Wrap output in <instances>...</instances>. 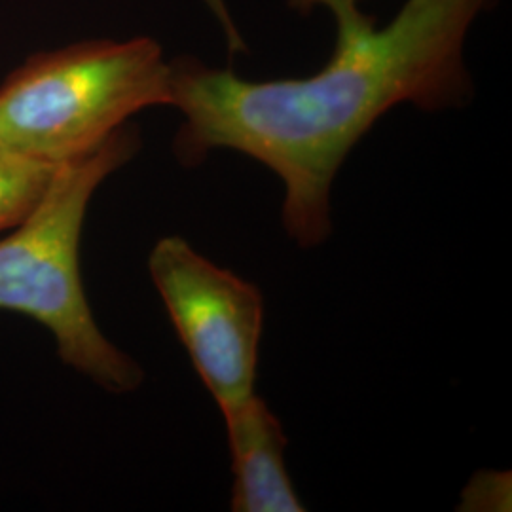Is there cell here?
I'll return each mask as SVG.
<instances>
[{"instance_id":"cell-4","label":"cell","mask_w":512,"mask_h":512,"mask_svg":"<svg viewBox=\"0 0 512 512\" xmlns=\"http://www.w3.org/2000/svg\"><path fill=\"white\" fill-rule=\"evenodd\" d=\"M148 274L220 410L251 397L264 332V298L258 287L220 268L179 236L156 241Z\"/></svg>"},{"instance_id":"cell-5","label":"cell","mask_w":512,"mask_h":512,"mask_svg":"<svg viewBox=\"0 0 512 512\" xmlns=\"http://www.w3.org/2000/svg\"><path fill=\"white\" fill-rule=\"evenodd\" d=\"M232 467L234 512H304L285 465L287 437L281 421L256 393L220 410Z\"/></svg>"},{"instance_id":"cell-3","label":"cell","mask_w":512,"mask_h":512,"mask_svg":"<svg viewBox=\"0 0 512 512\" xmlns=\"http://www.w3.org/2000/svg\"><path fill=\"white\" fill-rule=\"evenodd\" d=\"M171 105V61L152 38L90 40L35 55L0 86V147L59 167L152 107Z\"/></svg>"},{"instance_id":"cell-1","label":"cell","mask_w":512,"mask_h":512,"mask_svg":"<svg viewBox=\"0 0 512 512\" xmlns=\"http://www.w3.org/2000/svg\"><path fill=\"white\" fill-rule=\"evenodd\" d=\"M497 0H408L384 29L357 0H291L329 8L336 48L308 78L245 80L196 59L171 61V105L183 114L173 152L194 167L213 150L266 165L285 186L281 219L302 249L332 232L330 190L353 147L385 112L461 107L473 95L463 63L475 19Z\"/></svg>"},{"instance_id":"cell-2","label":"cell","mask_w":512,"mask_h":512,"mask_svg":"<svg viewBox=\"0 0 512 512\" xmlns=\"http://www.w3.org/2000/svg\"><path fill=\"white\" fill-rule=\"evenodd\" d=\"M137 150V131L124 126L90 154L55 167L33 211L0 236V311L48 330L63 365L114 395L137 391L145 372L97 325L80 272V241L95 192Z\"/></svg>"},{"instance_id":"cell-6","label":"cell","mask_w":512,"mask_h":512,"mask_svg":"<svg viewBox=\"0 0 512 512\" xmlns=\"http://www.w3.org/2000/svg\"><path fill=\"white\" fill-rule=\"evenodd\" d=\"M55 167L0 147V236L16 228L46 192Z\"/></svg>"},{"instance_id":"cell-7","label":"cell","mask_w":512,"mask_h":512,"mask_svg":"<svg viewBox=\"0 0 512 512\" xmlns=\"http://www.w3.org/2000/svg\"><path fill=\"white\" fill-rule=\"evenodd\" d=\"M357 2H361V0H357Z\"/></svg>"}]
</instances>
